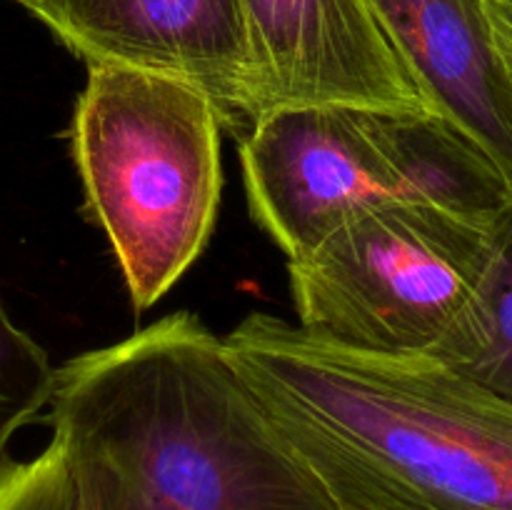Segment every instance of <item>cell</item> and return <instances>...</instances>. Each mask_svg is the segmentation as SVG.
Listing matches in <instances>:
<instances>
[{"label": "cell", "instance_id": "obj_1", "mask_svg": "<svg viewBox=\"0 0 512 510\" xmlns=\"http://www.w3.org/2000/svg\"><path fill=\"white\" fill-rule=\"evenodd\" d=\"M48 425L88 510H335L193 313L60 365Z\"/></svg>", "mask_w": 512, "mask_h": 510}, {"label": "cell", "instance_id": "obj_2", "mask_svg": "<svg viewBox=\"0 0 512 510\" xmlns=\"http://www.w3.org/2000/svg\"><path fill=\"white\" fill-rule=\"evenodd\" d=\"M335 510H512V403L433 355H380L250 313L225 338Z\"/></svg>", "mask_w": 512, "mask_h": 510}, {"label": "cell", "instance_id": "obj_3", "mask_svg": "<svg viewBox=\"0 0 512 510\" xmlns=\"http://www.w3.org/2000/svg\"><path fill=\"white\" fill-rule=\"evenodd\" d=\"M248 205L288 260L355 213L428 200L498 218L512 203L503 170L463 130L433 113L360 105H290L240 138Z\"/></svg>", "mask_w": 512, "mask_h": 510}, {"label": "cell", "instance_id": "obj_4", "mask_svg": "<svg viewBox=\"0 0 512 510\" xmlns=\"http://www.w3.org/2000/svg\"><path fill=\"white\" fill-rule=\"evenodd\" d=\"M220 115L193 85L88 63L73 113L85 208L118 258L135 310L158 303L203 255L218 218Z\"/></svg>", "mask_w": 512, "mask_h": 510}, {"label": "cell", "instance_id": "obj_5", "mask_svg": "<svg viewBox=\"0 0 512 510\" xmlns=\"http://www.w3.org/2000/svg\"><path fill=\"white\" fill-rule=\"evenodd\" d=\"M500 215L428 200L360 210L288 260L298 325L365 353L430 355L468 305Z\"/></svg>", "mask_w": 512, "mask_h": 510}, {"label": "cell", "instance_id": "obj_6", "mask_svg": "<svg viewBox=\"0 0 512 510\" xmlns=\"http://www.w3.org/2000/svg\"><path fill=\"white\" fill-rule=\"evenodd\" d=\"M240 5L250 60V125L268 110L290 105L433 113L365 0Z\"/></svg>", "mask_w": 512, "mask_h": 510}, {"label": "cell", "instance_id": "obj_7", "mask_svg": "<svg viewBox=\"0 0 512 510\" xmlns=\"http://www.w3.org/2000/svg\"><path fill=\"white\" fill-rule=\"evenodd\" d=\"M85 63L145 70L193 85L223 128H250V60L240 0H28Z\"/></svg>", "mask_w": 512, "mask_h": 510}, {"label": "cell", "instance_id": "obj_8", "mask_svg": "<svg viewBox=\"0 0 512 510\" xmlns=\"http://www.w3.org/2000/svg\"><path fill=\"white\" fill-rule=\"evenodd\" d=\"M430 110L463 130L512 185V93L485 0H365Z\"/></svg>", "mask_w": 512, "mask_h": 510}, {"label": "cell", "instance_id": "obj_9", "mask_svg": "<svg viewBox=\"0 0 512 510\" xmlns=\"http://www.w3.org/2000/svg\"><path fill=\"white\" fill-rule=\"evenodd\" d=\"M430 355L512 403V203L468 305Z\"/></svg>", "mask_w": 512, "mask_h": 510}, {"label": "cell", "instance_id": "obj_10", "mask_svg": "<svg viewBox=\"0 0 512 510\" xmlns=\"http://www.w3.org/2000/svg\"><path fill=\"white\" fill-rule=\"evenodd\" d=\"M53 383L48 353L13 323L0 300V460L15 430L48 408Z\"/></svg>", "mask_w": 512, "mask_h": 510}, {"label": "cell", "instance_id": "obj_11", "mask_svg": "<svg viewBox=\"0 0 512 510\" xmlns=\"http://www.w3.org/2000/svg\"><path fill=\"white\" fill-rule=\"evenodd\" d=\"M0 510H88L58 440L33 460H0Z\"/></svg>", "mask_w": 512, "mask_h": 510}, {"label": "cell", "instance_id": "obj_12", "mask_svg": "<svg viewBox=\"0 0 512 510\" xmlns=\"http://www.w3.org/2000/svg\"><path fill=\"white\" fill-rule=\"evenodd\" d=\"M493 43L512 93V0H485Z\"/></svg>", "mask_w": 512, "mask_h": 510}, {"label": "cell", "instance_id": "obj_13", "mask_svg": "<svg viewBox=\"0 0 512 510\" xmlns=\"http://www.w3.org/2000/svg\"><path fill=\"white\" fill-rule=\"evenodd\" d=\"M18 3H20V5H23V3H28V0H18Z\"/></svg>", "mask_w": 512, "mask_h": 510}]
</instances>
